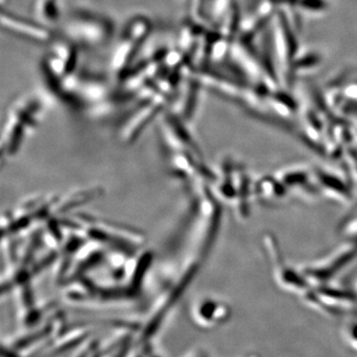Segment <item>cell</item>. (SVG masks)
Segmentation results:
<instances>
[{"mask_svg":"<svg viewBox=\"0 0 357 357\" xmlns=\"http://www.w3.org/2000/svg\"><path fill=\"white\" fill-rule=\"evenodd\" d=\"M34 13L37 20L53 29L54 26L62 20V10L59 0H35Z\"/></svg>","mask_w":357,"mask_h":357,"instance_id":"cell-6","label":"cell"},{"mask_svg":"<svg viewBox=\"0 0 357 357\" xmlns=\"http://www.w3.org/2000/svg\"><path fill=\"white\" fill-rule=\"evenodd\" d=\"M114 21L102 13L89 9L73 11L64 22L65 37L72 40L77 46L86 48H100L114 39Z\"/></svg>","mask_w":357,"mask_h":357,"instance_id":"cell-1","label":"cell"},{"mask_svg":"<svg viewBox=\"0 0 357 357\" xmlns=\"http://www.w3.org/2000/svg\"><path fill=\"white\" fill-rule=\"evenodd\" d=\"M345 340H347V344H349L352 351L357 352V325L351 326L347 331Z\"/></svg>","mask_w":357,"mask_h":357,"instance_id":"cell-7","label":"cell"},{"mask_svg":"<svg viewBox=\"0 0 357 357\" xmlns=\"http://www.w3.org/2000/svg\"><path fill=\"white\" fill-rule=\"evenodd\" d=\"M191 20L211 26L225 38L238 30L236 0H190Z\"/></svg>","mask_w":357,"mask_h":357,"instance_id":"cell-3","label":"cell"},{"mask_svg":"<svg viewBox=\"0 0 357 357\" xmlns=\"http://www.w3.org/2000/svg\"><path fill=\"white\" fill-rule=\"evenodd\" d=\"M79 48L67 37L56 38L50 43V50L45 56L41 68L45 79L52 89L74 76L79 63Z\"/></svg>","mask_w":357,"mask_h":357,"instance_id":"cell-4","label":"cell"},{"mask_svg":"<svg viewBox=\"0 0 357 357\" xmlns=\"http://www.w3.org/2000/svg\"><path fill=\"white\" fill-rule=\"evenodd\" d=\"M1 25L10 34L35 43L50 44L57 38L53 28L43 24L36 18L25 17L6 8H2Z\"/></svg>","mask_w":357,"mask_h":357,"instance_id":"cell-5","label":"cell"},{"mask_svg":"<svg viewBox=\"0 0 357 357\" xmlns=\"http://www.w3.org/2000/svg\"><path fill=\"white\" fill-rule=\"evenodd\" d=\"M250 357H255V356H250Z\"/></svg>","mask_w":357,"mask_h":357,"instance_id":"cell-8","label":"cell"},{"mask_svg":"<svg viewBox=\"0 0 357 357\" xmlns=\"http://www.w3.org/2000/svg\"><path fill=\"white\" fill-rule=\"evenodd\" d=\"M153 29V23L147 16L134 15L122 28L110 57L109 67L121 79L135 64L136 58L146 43Z\"/></svg>","mask_w":357,"mask_h":357,"instance_id":"cell-2","label":"cell"}]
</instances>
